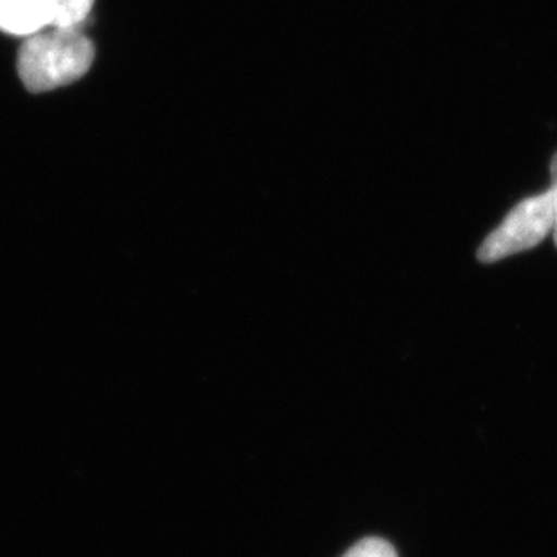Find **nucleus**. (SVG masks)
Listing matches in <instances>:
<instances>
[{
    "mask_svg": "<svg viewBox=\"0 0 557 557\" xmlns=\"http://www.w3.org/2000/svg\"><path fill=\"white\" fill-rule=\"evenodd\" d=\"M95 0H51V27H79L89 16Z\"/></svg>",
    "mask_w": 557,
    "mask_h": 557,
    "instance_id": "obj_4",
    "label": "nucleus"
},
{
    "mask_svg": "<svg viewBox=\"0 0 557 557\" xmlns=\"http://www.w3.org/2000/svg\"><path fill=\"white\" fill-rule=\"evenodd\" d=\"M95 62V46L79 27H46L27 37L18 51V76L29 92L74 84Z\"/></svg>",
    "mask_w": 557,
    "mask_h": 557,
    "instance_id": "obj_1",
    "label": "nucleus"
},
{
    "mask_svg": "<svg viewBox=\"0 0 557 557\" xmlns=\"http://www.w3.org/2000/svg\"><path fill=\"white\" fill-rule=\"evenodd\" d=\"M343 557H397L395 548L381 537H367L356 543Z\"/></svg>",
    "mask_w": 557,
    "mask_h": 557,
    "instance_id": "obj_5",
    "label": "nucleus"
},
{
    "mask_svg": "<svg viewBox=\"0 0 557 557\" xmlns=\"http://www.w3.org/2000/svg\"><path fill=\"white\" fill-rule=\"evenodd\" d=\"M554 202L550 189L521 200L479 249L482 263H495L516 252L529 251L553 233Z\"/></svg>",
    "mask_w": 557,
    "mask_h": 557,
    "instance_id": "obj_2",
    "label": "nucleus"
},
{
    "mask_svg": "<svg viewBox=\"0 0 557 557\" xmlns=\"http://www.w3.org/2000/svg\"><path fill=\"white\" fill-rule=\"evenodd\" d=\"M550 180H553V186H550V194H553V202H554V243H556L557 248V153L554 156L553 164H550Z\"/></svg>",
    "mask_w": 557,
    "mask_h": 557,
    "instance_id": "obj_6",
    "label": "nucleus"
},
{
    "mask_svg": "<svg viewBox=\"0 0 557 557\" xmlns=\"http://www.w3.org/2000/svg\"><path fill=\"white\" fill-rule=\"evenodd\" d=\"M51 27L46 0H0V29L15 37H32Z\"/></svg>",
    "mask_w": 557,
    "mask_h": 557,
    "instance_id": "obj_3",
    "label": "nucleus"
}]
</instances>
